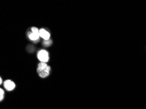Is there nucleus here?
<instances>
[{
    "label": "nucleus",
    "mask_w": 146,
    "mask_h": 109,
    "mask_svg": "<svg viewBox=\"0 0 146 109\" xmlns=\"http://www.w3.org/2000/svg\"><path fill=\"white\" fill-rule=\"evenodd\" d=\"M4 95H5V93H4V91L2 90V89H0V97H1V98H0V100H1V101L3 100V97H4Z\"/></svg>",
    "instance_id": "7"
},
{
    "label": "nucleus",
    "mask_w": 146,
    "mask_h": 109,
    "mask_svg": "<svg viewBox=\"0 0 146 109\" xmlns=\"http://www.w3.org/2000/svg\"><path fill=\"white\" fill-rule=\"evenodd\" d=\"M37 57L39 61L43 63H47L49 59L48 53L46 50H41L37 53Z\"/></svg>",
    "instance_id": "3"
},
{
    "label": "nucleus",
    "mask_w": 146,
    "mask_h": 109,
    "mask_svg": "<svg viewBox=\"0 0 146 109\" xmlns=\"http://www.w3.org/2000/svg\"><path fill=\"white\" fill-rule=\"evenodd\" d=\"M4 87L8 91H12L15 88V84L10 80H7L4 82Z\"/></svg>",
    "instance_id": "5"
},
{
    "label": "nucleus",
    "mask_w": 146,
    "mask_h": 109,
    "mask_svg": "<svg viewBox=\"0 0 146 109\" xmlns=\"http://www.w3.org/2000/svg\"><path fill=\"white\" fill-rule=\"evenodd\" d=\"M39 34H40V37H42L45 41L50 39V33L47 30H45V29L42 28L41 30H39Z\"/></svg>",
    "instance_id": "4"
},
{
    "label": "nucleus",
    "mask_w": 146,
    "mask_h": 109,
    "mask_svg": "<svg viewBox=\"0 0 146 109\" xmlns=\"http://www.w3.org/2000/svg\"><path fill=\"white\" fill-rule=\"evenodd\" d=\"M52 43V41L51 40H47V41H45L43 42V45L45 46H50V44Z\"/></svg>",
    "instance_id": "6"
},
{
    "label": "nucleus",
    "mask_w": 146,
    "mask_h": 109,
    "mask_svg": "<svg viewBox=\"0 0 146 109\" xmlns=\"http://www.w3.org/2000/svg\"><path fill=\"white\" fill-rule=\"evenodd\" d=\"M28 38H29L31 41H35L38 40L39 37H40V34H39V30H38L37 28L32 27L31 30L28 33Z\"/></svg>",
    "instance_id": "2"
},
{
    "label": "nucleus",
    "mask_w": 146,
    "mask_h": 109,
    "mask_svg": "<svg viewBox=\"0 0 146 109\" xmlns=\"http://www.w3.org/2000/svg\"><path fill=\"white\" fill-rule=\"evenodd\" d=\"M37 71L41 78H46L50 74V67L47 65V63L41 62L39 63Z\"/></svg>",
    "instance_id": "1"
},
{
    "label": "nucleus",
    "mask_w": 146,
    "mask_h": 109,
    "mask_svg": "<svg viewBox=\"0 0 146 109\" xmlns=\"http://www.w3.org/2000/svg\"><path fill=\"white\" fill-rule=\"evenodd\" d=\"M2 82H3V80H2V79L1 78V79H0V84H2Z\"/></svg>",
    "instance_id": "8"
}]
</instances>
